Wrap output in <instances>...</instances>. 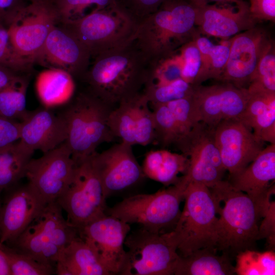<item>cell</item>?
<instances>
[{"label":"cell","instance_id":"f5cc1de1","mask_svg":"<svg viewBox=\"0 0 275 275\" xmlns=\"http://www.w3.org/2000/svg\"><path fill=\"white\" fill-rule=\"evenodd\" d=\"M0 275H11L7 258L0 248Z\"/></svg>","mask_w":275,"mask_h":275},{"label":"cell","instance_id":"8fae6325","mask_svg":"<svg viewBox=\"0 0 275 275\" xmlns=\"http://www.w3.org/2000/svg\"><path fill=\"white\" fill-rule=\"evenodd\" d=\"M230 42L225 68L217 80L241 89H247L263 56L274 45L263 28H254L236 34Z\"/></svg>","mask_w":275,"mask_h":275},{"label":"cell","instance_id":"f907efd6","mask_svg":"<svg viewBox=\"0 0 275 275\" xmlns=\"http://www.w3.org/2000/svg\"><path fill=\"white\" fill-rule=\"evenodd\" d=\"M258 261L262 275L275 274V253L273 250L259 252Z\"/></svg>","mask_w":275,"mask_h":275},{"label":"cell","instance_id":"277c9868","mask_svg":"<svg viewBox=\"0 0 275 275\" xmlns=\"http://www.w3.org/2000/svg\"><path fill=\"white\" fill-rule=\"evenodd\" d=\"M67 104L59 114L67 127L65 142L77 165L95 153L100 145L115 140L107 120L115 107L87 90L79 93Z\"/></svg>","mask_w":275,"mask_h":275},{"label":"cell","instance_id":"7a4b0ae2","mask_svg":"<svg viewBox=\"0 0 275 275\" xmlns=\"http://www.w3.org/2000/svg\"><path fill=\"white\" fill-rule=\"evenodd\" d=\"M198 11L188 0H164L138 23L132 41L153 66L201 35L196 23Z\"/></svg>","mask_w":275,"mask_h":275},{"label":"cell","instance_id":"6da1fadb","mask_svg":"<svg viewBox=\"0 0 275 275\" xmlns=\"http://www.w3.org/2000/svg\"><path fill=\"white\" fill-rule=\"evenodd\" d=\"M92 60L81 78L88 91L114 107L142 93L152 67L132 41Z\"/></svg>","mask_w":275,"mask_h":275},{"label":"cell","instance_id":"cb8c5ba5","mask_svg":"<svg viewBox=\"0 0 275 275\" xmlns=\"http://www.w3.org/2000/svg\"><path fill=\"white\" fill-rule=\"evenodd\" d=\"M215 248L197 250L185 257L180 256L175 275H232L235 267L229 256H219Z\"/></svg>","mask_w":275,"mask_h":275},{"label":"cell","instance_id":"d6986e66","mask_svg":"<svg viewBox=\"0 0 275 275\" xmlns=\"http://www.w3.org/2000/svg\"><path fill=\"white\" fill-rule=\"evenodd\" d=\"M47 203L29 182L14 189L2 205L0 243L11 244Z\"/></svg>","mask_w":275,"mask_h":275},{"label":"cell","instance_id":"1f68e13d","mask_svg":"<svg viewBox=\"0 0 275 275\" xmlns=\"http://www.w3.org/2000/svg\"><path fill=\"white\" fill-rule=\"evenodd\" d=\"M34 152L18 141L10 149L0 153V187L14 185L24 177L26 167Z\"/></svg>","mask_w":275,"mask_h":275},{"label":"cell","instance_id":"83f0119b","mask_svg":"<svg viewBox=\"0 0 275 275\" xmlns=\"http://www.w3.org/2000/svg\"><path fill=\"white\" fill-rule=\"evenodd\" d=\"M63 211L57 201L49 203L32 222L45 238L62 250L79 236L78 230L65 219Z\"/></svg>","mask_w":275,"mask_h":275},{"label":"cell","instance_id":"f546056e","mask_svg":"<svg viewBox=\"0 0 275 275\" xmlns=\"http://www.w3.org/2000/svg\"><path fill=\"white\" fill-rule=\"evenodd\" d=\"M141 93L121 102L111 112L107 120L108 127L113 135L132 146L135 144L136 108Z\"/></svg>","mask_w":275,"mask_h":275},{"label":"cell","instance_id":"ab89813d","mask_svg":"<svg viewBox=\"0 0 275 275\" xmlns=\"http://www.w3.org/2000/svg\"><path fill=\"white\" fill-rule=\"evenodd\" d=\"M188 159L187 169L182 175L188 183L195 182L211 188L222 180L225 171L199 159L189 157Z\"/></svg>","mask_w":275,"mask_h":275},{"label":"cell","instance_id":"52a82bcc","mask_svg":"<svg viewBox=\"0 0 275 275\" xmlns=\"http://www.w3.org/2000/svg\"><path fill=\"white\" fill-rule=\"evenodd\" d=\"M60 24L87 47L92 60L132 41L138 23L116 4Z\"/></svg>","mask_w":275,"mask_h":275},{"label":"cell","instance_id":"2e32d148","mask_svg":"<svg viewBox=\"0 0 275 275\" xmlns=\"http://www.w3.org/2000/svg\"><path fill=\"white\" fill-rule=\"evenodd\" d=\"M214 137L223 166L231 176L243 170L263 149L264 142L239 120L222 121L214 129Z\"/></svg>","mask_w":275,"mask_h":275},{"label":"cell","instance_id":"816d5d0a","mask_svg":"<svg viewBox=\"0 0 275 275\" xmlns=\"http://www.w3.org/2000/svg\"><path fill=\"white\" fill-rule=\"evenodd\" d=\"M24 74L0 65V90L10 85Z\"/></svg>","mask_w":275,"mask_h":275},{"label":"cell","instance_id":"30bf717a","mask_svg":"<svg viewBox=\"0 0 275 275\" xmlns=\"http://www.w3.org/2000/svg\"><path fill=\"white\" fill-rule=\"evenodd\" d=\"M60 18L52 0H29L8 27L17 53L33 65Z\"/></svg>","mask_w":275,"mask_h":275},{"label":"cell","instance_id":"d6a6232c","mask_svg":"<svg viewBox=\"0 0 275 275\" xmlns=\"http://www.w3.org/2000/svg\"><path fill=\"white\" fill-rule=\"evenodd\" d=\"M194 85L182 78L172 82L157 85L147 82L143 93L152 105L166 104L169 102L191 95Z\"/></svg>","mask_w":275,"mask_h":275},{"label":"cell","instance_id":"e575fe53","mask_svg":"<svg viewBox=\"0 0 275 275\" xmlns=\"http://www.w3.org/2000/svg\"><path fill=\"white\" fill-rule=\"evenodd\" d=\"M166 104L171 110L177 126L179 139L176 145L201 122V116L193 94Z\"/></svg>","mask_w":275,"mask_h":275},{"label":"cell","instance_id":"b9f144b4","mask_svg":"<svg viewBox=\"0 0 275 275\" xmlns=\"http://www.w3.org/2000/svg\"><path fill=\"white\" fill-rule=\"evenodd\" d=\"M251 84L260 87L267 91L275 93L274 45L260 60Z\"/></svg>","mask_w":275,"mask_h":275},{"label":"cell","instance_id":"d590c367","mask_svg":"<svg viewBox=\"0 0 275 275\" xmlns=\"http://www.w3.org/2000/svg\"><path fill=\"white\" fill-rule=\"evenodd\" d=\"M60 23L78 19L97 10L117 4L116 0H52Z\"/></svg>","mask_w":275,"mask_h":275},{"label":"cell","instance_id":"3957f363","mask_svg":"<svg viewBox=\"0 0 275 275\" xmlns=\"http://www.w3.org/2000/svg\"><path fill=\"white\" fill-rule=\"evenodd\" d=\"M210 189L219 203H225L218 211L215 248L228 256L253 250L259 240L258 222L268 210L228 181L222 180Z\"/></svg>","mask_w":275,"mask_h":275},{"label":"cell","instance_id":"bcb514c9","mask_svg":"<svg viewBox=\"0 0 275 275\" xmlns=\"http://www.w3.org/2000/svg\"><path fill=\"white\" fill-rule=\"evenodd\" d=\"M259 252L246 250L236 255L235 273L238 275H262L259 265Z\"/></svg>","mask_w":275,"mask_h":275},{"label":"cell","instance_id":"60d3db41","mask_svg":"<svg viewBox=\"0 0 275 275\" xmlns=\"http://www.w3.org/2000/svg\"><path fill=\"white\" fill-rule=\"evenodd\" d=\"M181 71L182 61L177 52L152 66L147 83L161 85L172 82L182 78Z\"/></svg>","mask_w":275,"mask_h":275},{"label":"cell","instance_id":"4316f807","mask_svg":"<svg viewBox=\"0 0 275 275\" xmlns=\"http://www.w3.org/2000/svg\"><path fill=\"white\" fill-rule=\"evenodd\" d=\"M36 87L42 103L48 108L67 104L75 90L73 76L60 69L48 68L38 75Z\"/></svg>","mask_w":275,"mask_h":275},{"label":"cell","instance_id":"c3c4849f","mask_svg":"<svg viewBox=\"0 0 275 275\" xmlns=\"http://www.w3.org/2000/svg\"><path fill=\"white\" fill-rule=\"evenodd\" d=\"M263 221L259 227V240L266 238L268 245L274 248L275 242V204L274 202H270L269 207L263 217Z\"/></svg>","mask_w":275,"mask_h":275},{"label":"cell","instance_id":"5bb4252c","mask_svg":"<svg viewBox=\"0 0 275 275\" xmlns=\"http://www.w3.org/2000/svg\"><path fill=\"white\" fill-rule=\"evenodd\" d=\"M129 224L106 214L78 230L79 235L94 249L112 274H120L124 263V242Z\"/></svg>","mask_w":275,"mask_h":275},{"label":"cell","instance_id":"681fc988","mask_svg":"<svg viewBox=\"0 0 275 275\" xmlns=\"http://www.w3.org/2000/svg\"><path fill=\"white\" fill-rule=\"evenodd\" d=\"M29 0H0V23L9 27Z\"/></svg>","mask_w":275,"mask_h":275},{"label":"cell","instance_id":"8d00e7d4","mask_svg":"<svg viewBox=\"0 0 275 275\" xmlns=\"http://www.w3.org/2000/svg\"><path fill=\"white\" fill-rule=\"evenodd\" d=\"M155 123V140L163 147L176 145L179 139L177 126L166 104L152 105Z\"/></svg>","mask_w":275,"mask_h":275},{"label":"cell","instance_id":"836d02e7","mask_svg":"<svg viewBox=\"0 0 275 275\" xmlns=\"http://www.w3.org/2000/svg\"><path fill=\"white\" fill-rule=\"evenodd\" d=\"M5 254L11 275H50L54 274L55 267L39 262L32 257L5 243H0Z\"/></svg>","mask_w":275,"mask_h":275},{"label":"cell","instance_id":"44dd1931","mask_svg":"<svg viewBox=\"0 0 275 275\" xmlns=\"http://www.w3.org/2000/svg\"><path fill=\"white\" fill-rule=\"evenodd\" d=\"M231 178L229 182L234 188L268 210L269 198L274 193V186L270 187L269 183L275 179V144L263 149L246 167Z\"/></svg>","mask_w":275,"mask_h":275},{"label":"cell","instance_id":"5b68a950","mask_svg":"<svg viewBox=\"0 0 275 275\" xmlns=\"http://www.w3.org/2000/svg\"><path fill=\"white\" fill-rule=\"evenodd\" d=\"M183 176L175 184L151 194H137L124 198L105 214L129 225L138 224L148 231L163 234L174 230L179 218L180 204L188 185Z\"/></svg>","mask_w":275,"mask_h":275},{"label":"cell","instance_id":"4dcf8cb0","mask_svg":"<svg viewBox=\"0 0 275 275\" xmlns=\"http://www.w3.org/2000/svg\"><path fill=\"white\" fill-rule=\"evenodd\" d=\"M27 74L0 90V116L21 122L28 115L26 94L30 74Z\"/></svg>","mask_w":275,"mask_h":275},{"label":"cell","instance_id":"484cf974","mask_svg":"<svg viewBox=\"0 0 275 275\" xmlns=\"http://www.w3.org/2000/svg\"><path fill=\"white\" fill-rule=\"evenodd\" d=\"M214 129L200 122L176 145L182 153L225 171L214 137Z\"/></svg>","mask_w":275,"mask_h":275},{"label":"cell","instance_id":"7c38bea8","mask_svg":"<svg viewBox=\"0 0 275 275\" xmlns=\"http://www.w3.org/2000/svg\"><path fill=\"white\" fill-rule=\"evenodd\" d=\"M76 166L70 148L64 142L41 157L32 158L26 167L24 177L48 204L56 201L65 192Z\"/></svg>","mask_w":275,"mask_h":275},{"label":"cell","instance_id":"11a10c76","mask_svg":"<svg viewBox=\"0 0 275 275\" xmlns=\"http://www.w3.org/2000/svg\"><path fill=\"white\" fill-rule=\"evenodd\" d=\"M3 189H4L3 188L0 187V196H1V193L2 191V190ZM1 207H2V204H1V196H0V211H1Z\"/></svg>","mask_w":275,"mask_h":275},{"label":"cell","instance_id":"74e56055","mask_svg":"<svg viewBox=\"0 0 275 275\" xmlns=\"http://www.w3.org/2000/svg\"><path fill=\"white\" fill-rule=\"evenodd\" d=\"M143 92L139 96L136 108L135 123V144L143 146L154 142L155 123L153 111Z\"/></svg>","mask_w":275,"mask_h":275},{"label":"cell","instance_id":"ee69618b","mask_svg":"<svg viewBox=\"0 0 275 275\" xmlns=\"http://www.w3.org/2000/svg\"><path fill=\"white\" fill-rule=\"evenodd\" d=\"M164 0H116L117 4L138 23L155 12Z\"/></svg>","mask_w":275,"mask_h":275},{"label":"cell","instance_id":"f35d334b","mask_svg":"<svg viewBox=\"0 0 275 275\" xmlns=\"http://www.w3.org/2000/svg\"><path fill=\"white\" fill-rule=\"evenodd\" d=\"M0 65L21 73H30L33 65L16 52L11 40L8 28L0 23Z\"/></svg>","mask_w":275,"mask_h":275},{"label":"cell","instance_id":"d4e9b609","mask_svg":"<svg viewBox=\"0 0 275 275\" xmlns=\"http://www.w3.org/2000/svg\"><path fill=\"white\" fill-rule=\"evenodd\" d=\"M188 164L184 154L161 149L147 152L142 167L146 178L169 186L179 180V174L185 173Z\"/></svg>","mask_w":275,"mask_h":275},{"label":"cell","instance_id":"9c48e42d","mask_svg":"<svg viewBox=\"0 0 275 275\" xmlns=\"http://www.w3.org/2000/svg\"><path fill=\"white\" fill-rule=\"evenodd\" d=\"M91 156L76 165L70 184L56 201L66 213L68 222L78 230L105 214L107 208Z\"/></svg>","mask_w":275,"mask_h":275},{"label":"cell","instance_id":"f1b7e54d","mask_svg":"<svg viewBox=\"0 0 275 275\" xmlns=\"http://www.w3.org/2000/svg\"><path fill=\"white\" fill-rule=\"evenodd\" d=\"M201 54V65L193 85L209 79H218L226 65L230 43L214 45L207 37L198 35L195 39Z\"/></svg>","mask_w":275,"mask_h":275},{"label":"cell","instance_id":"4fadbf2b","mask_svg":"<svg viewBox=\"0 0 275 275\" xmlns=\"http://www.w3.org/2000/svg\"><path fill=\"white\" fill-rule=\"evenodd\" d=\"M91 158L106 199L134 186L146 178L132 146L123 142L101 153L96 152Z\"/></svg>","mask_w":275,"mask_h":275},{"label":"cell","instance_id":"603a6c76","mask_svg":"<svg viewBox=\"0 0 275 275\" xmlns=\"http://www.w3.org/2000/svg\"><path fill=\"white\" fill-rule=\"evenodd\" d=\"M56 263L68 275H111L92 246L79 235L61 252Z\"/></svg>","mask_w":275,"mask_h":275},{"label":"cell","instance_id":"f6af8a7d","mask_svg":"<svg viewBox=\"0 0 275 275\" xmlns=\"http://www.w3.org/2000/svg\"><path fill=\"white\" fill-rule=\"evenodd\" d=\"M21 122L0 116V153L13 147L20 140Z\"/></svg>","mask_w":275,"mask_h":275},{"label":"cell","instance_id":"ffe728a7","mask_svg":"<svg viewBox=\"0 0 275 275\" xmlns=\"http://www.w3.org/2000/svg\"><path fill=\"white\" fill-rule=\"evenodd\" d=\"M20 122L18 142L32 151L46 152L60 145L67 138V127L63 118L48 108L29 111Z\"/></svg>","mask_w":275,"mask_h":275},{"label":"cell","instance_id":"db71d44e","mask_svg":"<svg viewBox=\"0 0 275 275\" xmlns=\"http://www.w3.org/2000/svg\"><path fill=\"white\" fill-rule=\"evenodd\" d=\"M198 7L203 6L208 4L226 3V2H236L242 0H188Z\"/></svg>","mask_w":275,"mask_h":275},{"label":"cell","instance_id":"8992f818","mask_svg":"<svg viewBox=\"0 0 275 275\" xmlns=\"http://www.w3.org/2000/svg\"><path fill=\"white\" fill-rule=\"evenodd\" d=\"M184 200L183 209L172 231L179 255L185 257L198 249L215 248L219 202L209 187L195 182L188 183Z\"/></svg>","mask_w":275,"mask_h":275},{"label":"cell","instance_id":"9a60e30c","mask_svg":"<svg viewBox=\"0 0 275 275\" xmlns=\"http://www.w3.org/2000/svg\"><path fill=\"white\" fill-rule=\"evenodd\" d=\"M91 61L87 47L71 32L59 23L49 33L35 63L63 70L81 78Z\"/></svg>","mask_w":275,"mask_h":275},{"label":"cell","instance_id":"7402d4cb","mask_svg":"<svg viewBox=\"0 0 275 275\" xmlns=\"http://www.w3.org/2000/svg\"><path fill=\"white\" fill-rule=\"evenodd\" d=\"M249 98L240 121L253 130L262 142L275 143V93L251 84Z\"/></svg>","mask_w":275,"mask_h":275},{"label":"cell","instance_id":"ac0fdd59","mask_svg":"<svg viewBox=\"0 0 275 275\" xmlns=\"http://www.w3.org/2000/svg\"><path fill=\"white\" fill-rule=\"evenodd\" d=\"M258 23L250 13L249 3L244 0L208 4L198 7L196 22L201 35L224 40L251 29Z\"/></svg>","mask_w":275,"mask_h":275},{"label":"cell","instance_id":"7bdbcfd3","mask_svg":"<svg viewBox=\"0 0 275 275\" xmlns=\"http://www.w3.org/2000/svg\"><path fill=\"white\" fill-rule=\"evenodd\" d=\"M178 52L182 61L181 77L193 85L201 65L200 52L195 40L182 46Z\"/></svg>","mask_w":275,"mask_h":275},{"label":"cell","instance_id":"7dc6e473","mask_svg":"<svg viewBox=\"0 0 275 275\" xmlns=\"http://www.w3.org/2000/svg\"><path fill=\"white\" fill-rule=\"evenodd\" d=\"M252 16L259 23L275 21V0H249Z\"/></svg>","mask_w":275,"mask_h":275},{"label":"cell","instance_id":"ba28073f","mask_svg":"<svg viewBox=\"0 0 275 275\" xmlns=\"http://www.w3.org/2000/svg\"><path fill=\"white\" fill-rule=\"evenodd\" d=\"M121 275H172L180 255L172 231L157 234L140 228L129 233Z\"/></svg>","mask_w":275,"mask_h":275},{"label":"cell","instance_id":"e0dca14e","mask_svg":"<svg viewBox=\"0 0 275 275\" xmlns=\"http://www.w3.org/2000/svg\"><path fill=\"white\" fill-rule=\"evenodd\" d=\"M193 95L201 122L213 128L223 120H240L249 98L247 89L225 82L208 86L194 85Z\"/></svg>","mask_w":275,"mask_h":275}]
</instances>
